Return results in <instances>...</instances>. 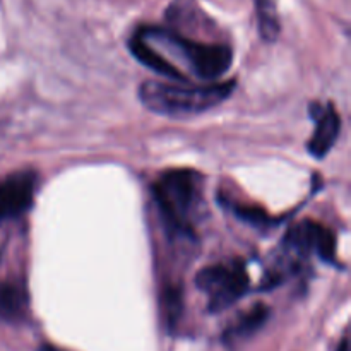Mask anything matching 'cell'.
<instances>
[{
    "label": "cell",
    "instance_id": "obj_1",
    "mask_svg": "<svg viewBox=\"0 0 351 351\" xmlns=\"http://www.w3.org/2000/svg\"><path fill=\"white\" fill-rule=\"evenodd\" d=\"M233 81L187 84L178 81H146L139 88V98L151 112L165 117H191L215 108L230 98Z\"/></svg>",
    "mask_w": 351,
    "mask_h": 351
},
{
    "label": "cell",
    "instance_id": "obj_2",
    "mask_svg": "<svg viewBox=\"0 0 351 351\" xmlns=\"http://www.w3.org/2000/svg\"><path fill=\"white\" fill-rule=\"evenodd\" d=\"M137 38L149 45L160 57L173 53L175 58L187 65L191 74L204 81L219 79L232 65V50L226 45L199 43L165 27H141Z\"/></svg>",
    "mask_w": 351,
    "mask_h": 351
},
{
    "label": "cell",
    "instance_id": "obj_3",
    "mask_svg": "<svg viewBox=\"0 0 351 351\" xmlns=\"http://www.w3.org/2000/svg\"><path fill=\"white\" fill-rule=\"evenodd\" d=\"M153 194L168 232L192 235L201 206V177L191 170H170L158 178Z\"/></svg>",
    "mask_w": 351,
    "mask_h": 351
},
{
    "label": "cell",
    "instance_id": "obj_4",
    "mask_svg": "<svg viewBox=\"0 0 351 351\" xmlns=\"http://www.w3.org/2000/svg\"><path fill=\"white\" fill-rule=\"evenodd\" d=\"M195 285L209 298V311L221 312L232 307L249 290V274L240 261L204 267L195 278Z\"/></svg>",
    "mask_w": 351,
    "mask_h": 351
},
{
    "label": "cell",
    "instance_id": "obj_5",
    "mask_svg": "<svg viewBox=\"0 0 351 351\" xmlns=\"http://www.w3.org/2000/svg\"><path fill=\"white\" fill-rule=\"evenodd\" d=\"M281 250L290 254L297 261L315 256L322 261L335 263L336 257V239L332 232L312 219H304L288 230L285 239L281 240Z\"/></svg>",
    "mask_w": 351,
    "mask_h": 351
},
{
    "label": "cell",
    "instance_id": "obj_6",
    "mask_svg": "<svg viewBox=\"0 0 351 351\" xmlns=\"http://www.w3.org/2000/svg\"><path fill=\"white\" fill-rule=\"evenodd\" d=\"M36 194V175L16 171L0 180V218H19L29 211Z\"/></svg>",
    "mask_w": 351,
    "mask_h": 351
},
{
    "label": "cell",
    "instance_id": "obj_7",
    "mask_svg": "<svg viewBox=\"0 0 351 351\" xmlns=\"http://www.w3.org/2000/svg\"><path fill=\"white\" fill-rule=\"evenodd\" d=\"M312 113L315 119V130L312 139L308 141V153L321 160V158L328 156V153L335 146L339 136V129H341V120L332 105L319 106V108H314Z\"/></svg>",
    "mask_w": 351,
    "mask_h": 351
},
{
    "label": "cell",
    "instance_id": "obj_8",
    "mask_svg": "<svg viewBox=\"0 0 351 351\" xmlns=\"http://www.w3.org/2000/svg\"><path fill=\"white\" fill-rule=\"evenodd\" d=\"M269 317V308L263 304L254 305L252 308H249L247 312H243L242 315L235 319L232 326L225 331L223 339H225L226 345L233 346L237 343H242L245 339L252 338L257 331L264 326V322Z\"/></svg>",
    "mask_w": 351,
    "mask_h": 351
},
{
    "label": "cell",
    "instance_id": "obj_9",
    "mask_svg": "<svg viewBox=\"0 0 351 351\" xmlns=\"http://www.w3.org/2000/svg\"><path fill=\"white\" fill-rule=\"evenodd\" d=\"M27 311V298L19 285L0 280V319L21 321Z\"/></svg>",
    "mask_w": 351,
    "mask_h": 351
},
{
    "label": "cell",
    "instance_id": "obj_10",
    "mask_svg": "<svg viewBox=\"0 0 351 351\" xmlns=\"http://www.w3.org/2000/svg\"><path fill=\"white\" fill-rule=\"evenodd\" d=\"M257 17H259L261 33L266 40H274L280 33V24H278V14L274 0H256Z\"/></svg>",
    "mask_w": 351,
    "mask_h": 351
},
{
    "label": "cell",
    "instance_id": "obj_11",
    "mask_svg": "<svg viewBox=\"0 0 351 351\" xmlns=\"http://www.w3.org/2000/svg\"><path fill=\"white\" fill-rule=\"evenodd\" d=\"M235 213L239 215V218L254 226H264L269 223V216L256 206H239V208H235Z\"/></svg>",
    "mask_w": 351,
    "mask_h": 351
},
{
    "label": "cell",
    "instance_id": "obj_12",
    "mask_svg": "<svg viewBox=\"0 0 351 351\" xmlns=\"http://www.w3.org/2000/svg\"><path fill=\"white\" fill-rule=\"evenodd\" d=\"M338 351H350V346H348V338H343V341H341V345H339V348H338Z\"/></svg>",
    "mask_w": 351,
    "mask_h": 351
},
{
    "label": "cell",
    "instance_id": "obj_13",
    "mask_svg": "<svg viewBox=\"0 0 351 351\" xmlns=\"http://www.w3.org/2000/svg\"><path fill=\"white\" fill-rule=\"evenodd\" d=\"M40 351H62V350H58L57 346H53V345H43L40 348Z\"/></svg>",
    "mask_w": 351,
    "mask_h": 351
}]
</instances>
